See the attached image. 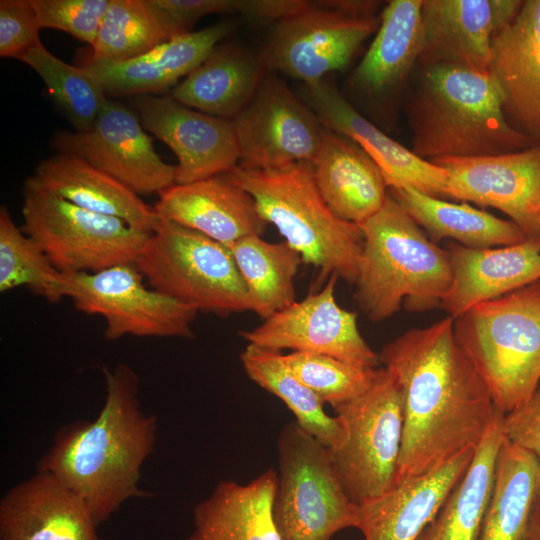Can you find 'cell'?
I'll return each mask as SVG.
<instances>
[{"mask_svg":"<svg viewBox=\"0 0 540 540\" xmlns=\"http://www.w3.org/2000/svg\"><path fill=\"white\" fill-rule=\"evenodd\" d=\"M380 362L398 384L403 435L396 482L476 450L497 410L447 316L383 346Z\"/></svg>","mask_w":540,"mask_h":540,"instance_id":"cell-1","label":"cell"},{"mask_svg":"<svg viewBox=\"0 0 540 540\" xmlns=\"http://www.w3.org/2000/svg\"><path fill=\"white\" fill-rule=\"evenodd\" d=\"M102 371L106 398L98 416L60 428L36 464L38 472L54 475L78 494L97 525L125 501L154 496L139 488V480L157 433V416L140 407L135 371L122 363Z\"/></svg>","mask_w":540,"mask_h":540,"instance_id":"cell-2","label":"cell"},{"mask_svg":"<svg viewBox=\"0 0 540 540\" xmlns=\"http://www.w3.org/2000/svg\"><path fill=\"white\" fill-rule=\"evenodd\" d=\"M422 68L407 111L417 156L474 158L533 146L508 122L489 73L446 64Z\"/></svg>","mask_w":540,"mask_h":540,"instance_id":"cell-3","label":"cell"},{"mask_svg":"<svg viewBox=\"0 0 540 540\" xmlns=\"http://www.w3.org/2000/svg\"><path fill=\"white\" fill-rule=\"evenodd\" d=\"M363 248L355 299L372 322L403 307L425 312L441 307L452 280L449 254L388 193L382 208L359 224Z\"/></svg>","mask_w":540,"mask_h":540,"instance_id":"cell-4","label":"cell"},{"mask_svg":"<svg viewBox=\"0 0 540 540\" xmlns=\"http://www.w3.org/2000/svg\"><path fill=\"white\" fill-rule=\"evenodd\" d=\"M226 174L252 196L260 216L300 253L303 263L321 275L355 284L363 233L359 225L338 218L327 206L311 162L266 170L237 165Z\"/></svg>","mask_w":540,"mask_h":540,"instance_id":"cell-5","label":"cell"},{"mask_svg":"<svg viewBox=\"0 0 540 540\" xmlns=\"http://www.w3.org/2000/svg\"><path fill=\"white\" fill-rule=\"evenodd\" d=\"M454 333L495 409L509 413L540 384V280L473 306L454 319Z\"/></svg>","mask_w":540,"mask_h":540,"instance_id":"cell-6","label":"cell"},{"mask_svg":"<svg viewBox=\"0 0 540 540\" xmlns=\"http://www.w3.org/2000/svg\"><path fill=\"white\" fill-rule=\"evenodd\" d=\"M135 263L149 287L198 311L251 310L229 248L195 230L160 219Z\"/></svg>","mask_w":540,"mask_h":540,"instance_id":"cell-7","label":"cell"},{"mask_svg":"<svg viewBox=\"0 0 540 540\" xmlns=\"http://www.w3.org/2000/svg\"><path fill=\"white\" fill-rule=\"evenodd\" d=\"M277 454L272 513L281 540H331L357 527V504L345 491L328 448L295 421L281 430Z\"/></svg>","mask_w":540,"mask_h":540,"instance_id":"cell-8","label":"cell"},{"mask_svg":"<svg viewBox=\"0 0 540 540\" xmlns=\"http://www.w3.org/2000/svg\"><path fill=\"white\" fill-rule=\"evenodd\" d=\"M21 211V229L62 273H94L135 263L152 234L26 184Z\"/></svg>","mask_w":540,"mask_h":540,"instance_id":"cell-9","label":"cell"},{"mask_svg":"<svg viewBox=\"0 0 540 540\" xmlns=\"http://www.w3.org/2000/svg\"><path fill=\"white\" fill-rule=\"evenodd\" d=\"M347 426L345 443L329 450L334 469L355 504L396 483L403 435L401 393L393 374L377 368L369 387L333 408Z\"/></svg>","mask_w":540,"mask_h":540,"instance_id":"cell-10","label":"cell"},{"mask_svg":"<svg viewBox=\"0 0 540 540\" xmlns=\"http://www.w3.org/2000/svg\"><path fill=\"white\" fill-rule=\"evenodd\" d=\"M59 293L74 308L105 321L104 337L192 338L199 312L145 284L136 263L116 265L94 273H62Z\"/></svg>","mask_w":540,"mask_h":540,"instance_id":"cell-11","label":"cell"},{"mask_svg":"<svg viewBox=\"0 0 540 540\" xmlns=\"http://www.w3.org/2000/svg\"><path fill=\"white\" fill-rule=\"evenodd\" d=\"M380 18L339 9L334 1H311L304 10L278 22L262 54L266 65L305 86L345 67Z\"/></svg>","mask_w":540,"mask_h":540,"instance_id":"cell-12","label":"cell"},{"mask_svg":"<svg viewBox=\"0 0 540 540\" xmlns=\"http://www.w3.org/2000/svg\"><path fill=\"white\" fill-rule=\"evenodd\" d=\"M239 166L266 170L312 162L325 127L280 78L266 74L251 101L233 119Z\"/></svg>","mask_w":540,"mask_h":540,"instance_id":"cell-13","label":"cell"},{"mask_svg":"<svg viewBox=\"0 0 540 540\" xmlns=\"http://www.w3.org/2000/svg\"><path fill=\"white\" fill-rule=\"evenodd\" d=\"M337 279L331 276L320 291L239 335L248 344L267 349L328 355L359 368H378L379 354L362 337L356 312L340 307L336 301Z\"/></svg>","mask_w":540,"mask_h":540,"instance_id":"cell-14","label":"cell"},{"mask_svg":"<svg viewBox=\"0 0 540 540\" xmlns=\"http://www.w3.org/2000/svg\"><path fill=\"white\" fill-rule=\"evenodd\" d=\"M59 152L79 156L139 195L161 193L176 181V166L163 161L138 115L108 100L86 131L60 132L53 141Z\"/></svg>","mask_w":540,"mask_h":540,"instance_id":"cell-15","label":"cell"},{"mask_svg":"<svg viewBox=\"0 0 540 540\" xmlns=\"http://www.w3.org/2000/svg\"><path fill=\"white\" fill-rule=\"evenodd\" d=\"M430 162L447 173L446 197L496 208L527 239L540 242V144L498 155Z\"/></svg>","mask_w":540,"mask_h":540,"instance_id":"cell-16","label":"cell"},{"mask_svg":"<svg viewBox=\"0 0 540 540\" xmlns=\"http://www.w3.org/2000/svg\"><path fill=\"white\" fill-rule=\"evenodd\" d=\"M135 107L144 129L176 155V184L224 174L239 164L232 119L190 108L171 96L141 95Z\"/></svg>","mask_w":540,"mask_h":540,"instance_id":"cell-17","label":"cell"},{"mask_svg":"<svg viewBox=\"0 0 540 540\" xmlns=\"http://www.w3.org/2000/svg\"><path fill=\"white\" fill-rule=\"evenodd\" d=\"M522 0H423L421 66L446 64L489 73L492 43Z\"/></svg>","mask_w":540,"mask_h":540,"instance_id":"cell-18","label":"cell"},{"mask_svg":"<svg viewBox=\"0 0 540 540\" xmlns=\"http://www.w3.org/2000/svg\"><path fill=\"white\" fill-rule=\"evenodd\" d=\"M308 104L323 126L359 145L378 165L389 189L411 186L430 196H447L446 171L417 156L361 115L331 84L305 86Z\"/></svg>","mask_w":540,"mask_h":540,"instance_id":"cell-19","label":"cell"},{"mask_svg":"<svg viewBox=\"0 0 540 540\" xmlns=\"http://www.w3.org/2000/svg\"><path fill=\"white\" fill-rule=\"evenodd\" d=\"M489 74L510 125L540 144V0H525L494 38Z\"/></svg>","mask_w":540,"mask_h":540,"instance_id":"cell-20","label":"cell"},{"mask_svg":"<svg viewBox=\"0 0 540 540\" xmlns=\"http://www.w3.org/2000/svg\"><path fill=\"white\" fill-rule=\"evenodd\" d=\"M85 501L54 475L36 472L0 500V540H100Z\"/></svg>","mask_w":540,"mask_h":540,"instance_id":"cell-21","label":"cell"},{"mask_svg":"<svg viewBox=\"0 0 540 540\" xmlns=\"http://www.w3.org/2000/svg\"><path fill=\"white\" fill-rule=\"evenodd\" d=\"M154 209L161 220L195 230L225 246L261 235L267 223L252 196L226 173L186 184H173L159 193Z\"/></svg>","mask_w":540,"mask_h":540,"instance_id":"cell-22","label":"cell"},{"mask_svg":"<svg viewBox=\"0 0 540 540\" xmlns=\"http://www.w3.org/2000/svg\"><path fill=\"white\" fill-rule=\"evenodd\" d=\"M467 450L430 472L404 478L384 494L357 505L365 540H416L469 467Z\"/></svg>","mask_w":540,"mask_h":540,"instance_id":"cell-23","label":"cell"},{"mask_svg":"<svg viewBox=\"0 0 540 540\" xmlns=\"http://www.w3.org/2000/svg\"><path fill=\"white\" fill-rule=\"evenodd\" d=\"M234 28L232 21L218 22L170 38L138 57L115 63L90 60L85 67L108 96L149 95L175 87Z\"/></svg>","mask_w":540,"mask_h":540,"instance_id":"cell-24","label":"cell"},{"mask_svg":"<svg viewBox=\"0 0 540 540\" xmlns=\"http://www.w3.org/2000/svg\"><path fill=\"white\" fill-rule=\"evenodd\" d=\"M452 280L441 308L457 318L473 306L540 280V242L495 248L451 244Z\"/></svg>","mask_w":540,"mask_h":540,"instance_id":"cell-25","label":"cell"},{"mask_svg":"<svg viewBox=\"0 0 540 540\" xmlns=\"http://www.w3.org/2000/svg\"><path fill=\"white\" fill-rule=\"evenodd\" d=\"M25 184L86 210L122 219L143 232L153 233L160 222L154 207L139 194L73 154L59 152L43 160Z\"/></svg>","mask_w":540,"mask_h":540,"instance_id":"cell-26","label":"cell"},{"mask_svg":"<svg viewBox=\"0 0 540 540\" xmlns=\"http://www.w3.org/2000/svg\"><path fill=\"white\" fill-rule=\"evenodd\" d=\"M311 163L319 192L338 218L359 225L382 208L388 184L375 161L349 138L325 128Z\"/></svg>","mask_w":540,"mask_h":540,"instance_id":"cell-27","label":"cell"},{"mask_svg":"<svg viewBox=\"0 0 540 540\" xmlns=\"http://www.w3.org/2000/svg\"><path fill=\"white\" fill-rule=\"evenodd\" d=\"M277 480L270 468L247 484L219 481L195 506L185 540H281L272 513Z\"/></svg>","mask_w":540,"mask_h":540,"instance_id":"cell-28","label":"cell"},{"mask_svg":"<svg viewBox=\"0 0 540 540\" xmlns=\"http://www.w3.org/2000/svg\"><path fill=\"white\" fill-rule=\"evenodd\" d=\"M267 69L262 55L236 44L219 43L173 87L170 96L206 114L233 119L251 101Z\"/></svg>","mask_w":540,"mask_h":540,"instance_id":"cell-29","label":"cell"},{"mask_svg":"<svg viewBox=\"0 0 540 540\" xmlns=\"http://www.w3.org/2000/svg\"><path fill=\"white\" fill-rule=\"evenodd\" d=\"M422 2L392 0L385 6L375 37L353 72L357 89L383 96L407 80L422 51Z\"/></svg>","mask_w":540,"mask_h":540,"instance_id":"cell-30","label":"cell"},{"mask_svg":"<svg viewBox=\"0 0 540 540\" xmlns=\"http://www.w3.org/2000/svg\"><path fill=\"white\" fill-rule=\"evenodd\" d=\"M390 195L421 228L436 239L449 238L471 248L515 245L527 240L511 220H503L467 203H451L411 186L390 188Z\"/></svg>","mask_w":540,"mask_h":540,"instance_id":"cell-31","label":"cell"},{"mask_svg":"<svg viewBox=\"0 0 540 540\" xmlns=\"http://www.w3.org/2000/svg\"><path fill=\"white\" fill-rule=\"evenodd\" d=\"M503 415L497 412L466 472L416 540H478L493 487L497 455L505 439Z\"/></svg>","mask_w":540,"mask_h":540,"instance_id":"cell-32","label":"cell"},{"mask_svg":"<svg viewBox=\"0 0 540 540\" xmlns=\"http://www.w3.org/2000/svg\"><path fill=\"white\" fill-rule=\"evenodd\" d=\"M540 488V463L504 439L496 459L493 487L478 540H525Z\"/></svg>","mask_w":540,"mask_h":540,"instance_id":"cell-33","label":"cell"},{"mask_svg":"<svg viewBox=\"0 0 540 540\" xmlns=\"http://www.w3.org/2000/svg\"><path fill=\"white\" fill-rule=\"evenodd\" d=\"M246 375L267 392L281 399L296 422L329 450L347 439V426L339 416H329L324 403L289 370L281 351L247 344L240 355Z\"/></svg>","mask_w":540,"mask_h":540,"instance_id":"cell-34","label":"cell"},{"mask_svg":"<svg viewBox=\"0 0 540 540\" xmlns=\"http://www.w3.org/2000/svg\"><path fill=\"white\" fill-rule=\"evenodd\" d=\"M245 284L252 312L263 320L295 302L294 279L303 263L287 242L271 243L261 235L228 246Z\"/></svg>","mask_w":540,"mask_h":540,"instance_id":"cell-35","label":"cell"},{"mask_svg":"<svg viewBox=\"0 0 540 540\" xmlns=\"http://www.w3.org/2000/svg\"><path fill=\"white\" fill-rule=\"evenodd\" d=\"M18 60L39 75L76 131H86L93 126L109 99L85 66L64 62L52 54L41 40Z\"/></svg>","mask_w":540,"mask_h":540,"instance_id":"cell-36","label":"cell"},{"mask_svg":"<svg viewBox=\"0 0 540 540\" xmlns=\"http://www.w3.org/2000/svg\"><path fill=\"white\" fill-rule=\"evenodd\" d=\"M171 38L147 0H110L92 47V61L122 62Z\"/></svg>","mask_w":540,"mask_h":540,"instance_id":"cell-37","label":"cell"},{"mask_svg":"<svg viewBox=\"0 0 540 540\" xmlns=\"http://www.w3.org/2000/svg\"><path fill=\"white\" fill-rule=\"evenodd\" d=\"M61 272L42 248L13 221L6 206L0 208V291L26 287L33 294L55 303Z\"/></svg>","mask_w":540,"mask_h":540,"instance_id":"cell-38","label":"cell"},{"mask_svg":"<svg viewBox=\"0 0 540 540\" xmlns=\"http://www.w3.org/2000/svg\"><path fill=\"white\" fill-rule=\"evenodd\" d=\"M283 359L303 385L333 408L363 393L377 369L359 368L328 355L310 352L292 351L283 354Z\"/></svg>","mask_w":540,"mask_h":540,"instance_id":"cell-39","label":"cell"},{"mask_svg":"<svg viewBox=\"0 0 540 540\" xmlns=\"http://www.w3.org/2000/svg\"><path fill=\"white\" fill-rule=\"evenodd\" d=\"M42 28L64 31L93 45L110 0H30Z\"/></svg>","mask_w":540,"mask_h":540,"instance_id":"cell-40","label":"cell"},{"mask_svg":"<svg viewBox=\"0 0 540 540\" xmlns=\"http://www.w3.org/2000/svg\"><path fill=\"white\" fill-rule=\"evenodd\" d=\"M30 0L0 1V56L18 58L40 40Z\"/></svg>","mask_w":540,"mask_h":540,"instance_id":"cell-41","label":"cell"},{"mask_svg":"<svg viewBox=\"0 0 540 540\" xmlns=\"http://www.w3.org/2000/svg\"><path fill=\"white\" fill-rule=\"evenodd\" d=\"M159 15L171 38L189 32L187 28L204 16L241 14L243 0H147Z\"/></svg>","mask_w":540,"mask_h":540,"instance_id":"cell-42","label":"cell"},{"mask_svg":"<svg viewBox=\"0 0 540 540\" xmlns=\"http://www.w3.org/2000/svg\"><path fill=\"white\" fill-rule=\"evenodd\" d=\"M502 431L506 440L532 453L540 463V384L527 401L503 415Z\"/></svg>","mask_w":540,"mask_h":540,"instance_id":"cell-43","label":"cell"},{"mask_svg":"<svg viewBox=\"0 0 540 540\" xmlns=\"http://www.w3.org/2000/svg\"><path fill=\"white\" fill-rule=\"evenodd\" d=\"M525 540H540V488L533 503Z\"/></svg>","mask_w":540,"mask_h":540,"instance_id":"cell-44","label":"cell"}]
</instances>
